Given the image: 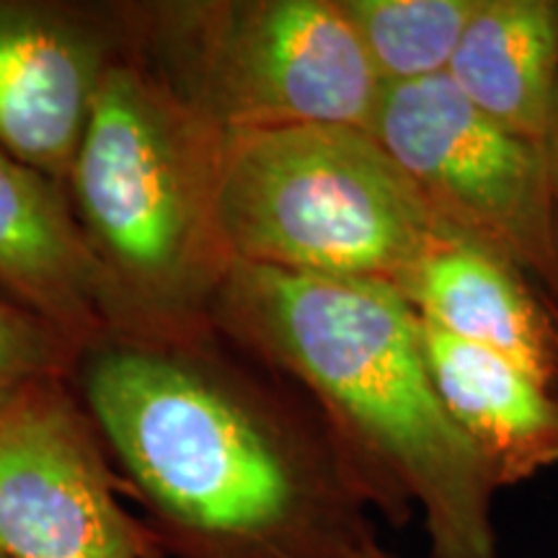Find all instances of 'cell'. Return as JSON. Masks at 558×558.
Returning a JSON list of instances; mask_svg holds the SVG:
<instances>
[{
    "label": "cell",
    "instance_id": "5bb4252c",
    "mask_svg": "<svg viewBox=\"0 0 558 558\" xmlns=\"http://www.w3.org/2000/svg\"><path fill=\"white\" fill-rule=\"evenodd\" d=\"M75 362L58 333L0 295V411L37 383L70 378Z\"/></svg>",
    "mask_w": 558,
    "mask_h": 558
},
{
    "label": "cell",
    "instance_id": "3957f363",
    "mask_svg": "<svg viewBox=\"0 0 558 558\" xmlns=\"http://www.w3.org/2000/svg\"><path fill=\"white\" fill-rule=\"evenodd\" d=\"M222 132L148 68L104 78L65 179L83 241L101 271L111 339L190 341L213 333L233 269L220 228Z\"/></svg>",
    "mask_w": 558,
    "mask_h": 558
},
{
    "label": "cell",
    "instance_id": "52a82bcc",
    "mask_svg": "<svg viewBox=\"0 0 558 558\" xmlns=\"http://www.w3.org/2000/svg\"><path fill=\"white\" fill-rule=\"evenodd\" d=\"M120 486L70 378L37 383L0 411V556L156 558Z\"/></svg>",
    "mask_w": 558,
    "mask_h": 558
},
{
    "label": "cell",
    "instance_id": "277c9868",
    "mask_svg": "<svg viewBox=\"0 0 558 558\" xmlns=\"http://www.w3.org/2000/svg\"><path fill=\"white\" fill-rule=\"evenodd\" d=\"M220 228L235 264L360 279L403 298L460 235L378 140L347 124L222 132Z\"/></svg>",
    "mask_w": 558,
    "mask_h": 558
},
{
    "label": "cell",
    "instance_id": "9c48e42d",
    "mask_svg": "<svg viewBox=\"0 0 558 558\" xmlns=\"http://www.w3.org/2000/svg\"><path fill=\"white\" fill-rule=\"evenodd\" d=\"M0 295L75 354L111 339L101 271L65 186L0 148Z\"/></svg>",
    "mask_w": 558,
    "mask_h": 558
},
{
    "label": "cell",
    "instance_id": "5b68a950",
    "mask_svg": "<svg viewBox=\"0 0 558 558\" xmlns=\"http://www.w3.org/2000/svg\"><path fill=\"white\" fill-rule=\"evenodd\" d=\"M135 60L220 132L369 130L383 83L339 0L130 3Z\"/></svg>",
    "mask_w": 558,
    "mask_h": 558
},
{
    "label": "cell",
    "instance_id": "9a60e30c",
    "mask_svg": "<svg viewBox=\"0 0 558 558\" xmlns=\"http://www.w3.org/2000/svg\"><path fill=\"white\" fill-rule=\"evenodd\" d=\"M548 160V177H550V194H554V213H556V230H558V73L554 88V104H550L546 143H543Z\"/></svg>",
    "mask_w": 558,
    "mask_h": 558
},
{
    "label": "cell",
    "instance_id": "2e32d148",
    "mask_svg": "<svg viewBox=\"0 0 558 558\" xmlns=\"http://www.w3.org/2000/svg\"><path fill=\"white\" fill-rule=\"evenodd\" d=\"M360 558H399L396 554H390V550L383 546V543L375 538L373 543H369V546L365 548V554H362Z\"/></svg>",
    "mask_w": 558,
    "mask_h": 558
},
{
    "label": "cell",
    "instance_id": "8fae6325",
    "mask_svg": "<svg viewBox=\"0 0 558 558\" xmlns=\"http://www.w3.org/2000/svg\"><path fill=\"white\" fill-rule=\"evenodd\" d=\"M418 318L484 347L550 390L558 378V333L550 305L530 292L522 271L481 243H442L407 292Z\"/></svg>",
    "mask_w": 558,
    "mask_h": 558
},
{
    "label": "cell",
    "instance_id": "ba28073f",
    "mask_svg": "<svg viewBox=\"0 0 558 558\" xmlns=\"http://www.w3.org/2000/svg\"><path fill=\"white\" fill-rule=\"evenodd\" d=\"M132 58L130 3L0 0V148L65 186L104 78Z\"/></svg>",
    "mask_w": 558,
    "mask_h": 558
},
{
    "label": "cell",
    "instance_id": "ac0fdd59",
    "mask_svg": "<svg viewBox=\"0 0 558 558\" xmlns=\"http://www.w3.org/2000/svg\"><path fill=\"white\" fill-rule=\"evenodd\" d=\"M0 558H5V556H0Z\"/></svg>",
    "mask_w": 558,
    "mask_h": 558
},
{
    "label": "cell",
    "instance_id": "8992f818",
    "mask_svg": "<svg viewBox=\"0 0 558 558\" xmlns=\"http://www.w3.org/2000/svg\"><path fill=\"white\" fill-rule=\"evenodd\" d=\"M367 132L452 230L558 298V230L541 145L488 120L448 75L383 86Z\"/></svg>",
    "mask_w": 558,
    "mask_h": 558
},
{
    "label": "cell",
    "instance_id": "7a4b0ae2",
    "mask_svg": "<svg viewBox=\"0 0 558 558\" xmlns=\"http://www.w3.org/2000/svg\"><path fill=\"white\" fill-rule=\"evenodd\" d=\"M213 329L308 390L373 507L422 509L432 558H499V486L439 401L399 290L233 264Z\"/></svg>",
    "mask_w": 558,
    "mask_h": 558
},
{
    "label": "cell",
    "instance_id": "e0dca14e",
    "mask_svg": "<svg viewBox=\"0 0 558 558\" xmlns=\"http://www.w3.org/2000/svg\"><path fill=\"white\" fill-rule=\"evenodd\" d=\"M550 311H554V320H556V333H558V311H556V308H550Z\"/></svg>",
    "mask_w": 558,
    "mask_h": 558
},
{
    "label": "cell",
    "instance_id": "4fadbf2b",
    "mask_svg": "<svg viewBox=\"0 0 558 558\" xmlns=\"http://www.w3.org/2000/svg\"><path fill=\"white\" fill-rule=\"evenodd\" d=\"M478 0H339L383 86L445 75Z\"/></svg>",
    "mask_w": 558,
    "mask_h": 558
},
{
    "label": "cell",
    "instance_id": "30bf717a",
    "mask_svg": "<svg viewBox=\"0 0 558 558\" xmlns=\"http://www.w3.org/2000/svg\"><path fill=\"white\" fill-rule=\"evenodd\" d=\"M439 401L484 458L499 488L558 465V401L546 386L484 347L418 318Z\"/></svg>",
    "mask_w": 558,
    "mask_h": 558
},
{
    "label": "cell",
    "instance_id": "6da1fadb",
    "mask_svg": "<svg viewBox=\"0 0 558 558\" xmlns=\"http://www.w3.org/2000/svg\"><path fill=\"white\" fill-rule=\"evenodd\" d=\"M220 341L109 339L70 373L160 554L360 558L378 535L357 471L318 411L290 407Z\"/></svg>",
    "mask_w": 558,
    "mask_h": 558
},
{
    "label": "cell",
    "instance_id": "7c38bea8",
    "mask_svg": "<svg viewBox=\"0 0 558 558\" xmlns=\"http://www.w3.org/2000/svg\"><path fill=\"white\" fill-rule=\"evenodd\" d=\"M556 73L558 3L478 0L445 75L488 120L543 148Z\"/></svg>",
    "mask_w": 558,
    "mask_h": 558
}]
</instances>
